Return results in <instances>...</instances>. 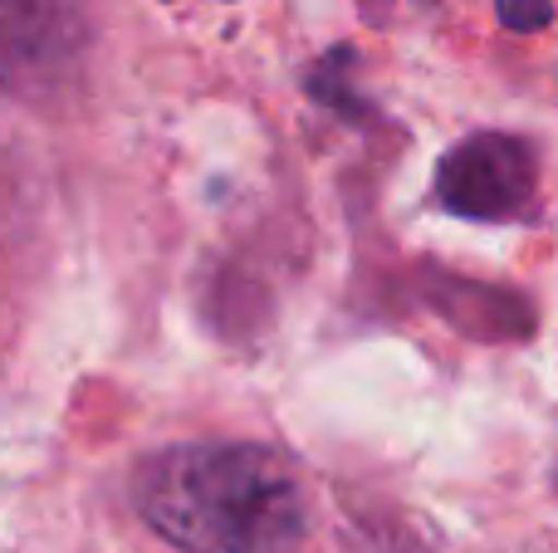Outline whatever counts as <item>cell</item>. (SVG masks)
Returning <instances> with one entry per match:
<instances>
[{"label":"cell","mask_w":558,"mask_h":553,"mask_svg":"<svg viewBox=\"0 0 558 553\" xmlns=\"http://www.w3.org/2000/svg\"><path fill=\"white\" fill-rule=\"evenodd\" d=\"M500 25L505 29H544L554 20V5L549 0H500Z\"/></svg>","instance_id":"cell-4"},{"label":"cell","mask_w":558,"mask_h":553,"mask_svg":"<svg viewBox=\"0 0 558 553\" xmlns=\"http://www.w3.org/2000/svg\"><path fill=\"white\" fill-rule=\"evenodd\" d=\"M143 519L186 553H294L308 529L299 466L251 441L172 446L137 470Z\"/></svg>","instance_id":"cell-1"},{"label":"cell","mask_w":558,"mask_h":553,"mask_svg":"<svg viewBox=\"0 0 558 553\" xmlns=\"http://www.w3.org/2000/svg\"><path fill=\"white\" fill-rule=\"evenodd\" d=\"M78 45L74 0H0V88H35Z\"/></svg>","instance_id":"cell-3"},{"label":"cell","mask_w":558,"mask_h":553,"mask_svg":"<svg viewBox=\"0 0 558 553\" xmlns=\"http://www.w3.org/2000/svg\"><path fill=\"white\" fill-rule=\"evenodd\" d=\"M436 192L465 221H510L534 201V152L520 137L475 133L441 157Z\"/></svg>","instance_id":"cell-2"}]
</instances>
